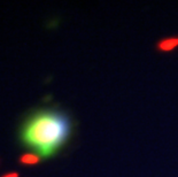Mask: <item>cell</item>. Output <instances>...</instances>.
<instances>
[{
  "label": "cell",
  "instance_id": "cell-4",
  "mask_svg": "<svg viewBox=\"0 0 178 177\" xmlns=\"http://www.w3.org/2000/svg\"><path fill=\"white\" fill-rule=\"evenodd\" d=\"M2 177H19V174L17 172H8V174L4 175Z\"/></svg>",
  "mask_w": 178,
  "mask_h": 177
},
{
  "label": "cell",
  "instance_id": "cell-3",
  "mask_svg": "<svg viewBox=\"0 0 178 177\" xmlns=\"http://www.w3.org/2000/svg\"><path fill=\"white\" fill-rule=\"evenodd\" d=\"M42 160V156L37 154L35 152H30V153H24L23 155L20 158V162L22 165H26V166H32V165H37Z\"/></svg>",
  "mask_w": 178,
  "mask_h": 177
},
{
  "label": "cell",
  "instance_id": "cell-1",
  "mask_svg": "<svg viewBox=\"0 0 178 177\" xmlns=\"http://www.w3.org/2000/svg\"><path fill=\"white\" fill-rule=\"evenodd\" d=\"M71 132V122L67 115L55 109H42L24 122L21 141L35 153L46 159L62 147Z\"/></svg>",
  "mask_w": 178,
  "mask_h": 177
},
{
  "label": "cell",
  "instance_id": "cell-2",
  "mask_svg": "<svg viewBox=\"0 0 178 177\" xmlns=\"http://www.w3.org/2000/svg\"><path fill=\"white\" fill-rule=\"evenodd\" d=\"M178 47V36L167 37L163 38L161 40H159L156 44L157 51L160 52H173V50H176Z\"/></svg>",
  "mask_w": 178,
  "mask_h": 177
}]
</instances>
